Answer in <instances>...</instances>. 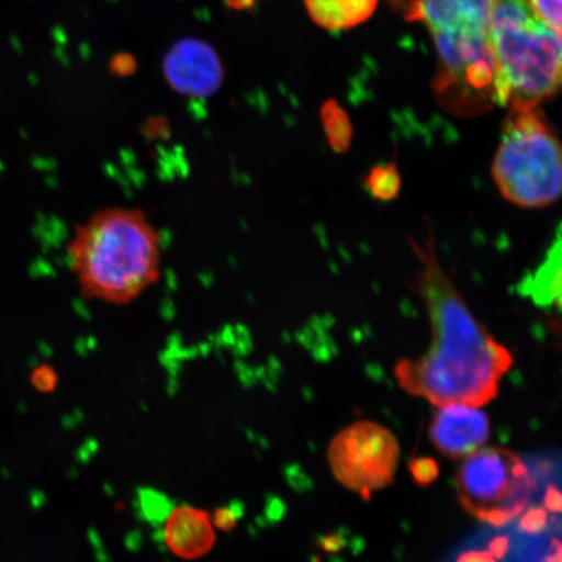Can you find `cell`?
<instances>
[{"label": "cell", "instance_id": "obj_17", "mask_svg": "<svg viewBox=\"0 0 562 562\" xmlns=\"http://www.w3.org/2000/svg\"><path fill=\"white\" fill-rule=\"evenodd\" d=\"M245 513V505L241 501H231L226 507L217 508L214 515V524L222 531H232L235 529L238 519H241Z\"/></svg>", "mask_w": 562, "mask_h": 562}, {"label": "cell", "instance_id": "obj_9", "mask_svg": "<svg viewBox=\"0 0 562 562\" xmlns=\"http://www.w3.org/2000/svg\"><path fill=\"white\" fill-rule=\"evenodd\" d=\"M428 437L442 454L461 459L487 441L488 418L483 412L463 404L442 405L434 414Z\"/></svg>", "mask_w": 562, "mask_h": 562}, {"label": "cell", "instance_id": "obj_4", "mask_svg": "<svg viewBox=\"0 0 562 562\" xmlns=\"http://www.w3.org/2000/svg\"><path fill=\"white\" fill-rule=\"evenodd\" d=\"M490 35L497 104L537 109L562 90V32L544 24L527 0H494Z\"/></svg>", "mask_w": 562, "mask_h": 562}, {"label": "cell", "instance_id": "obj_22", "mask_svg": "<svg viewBox=\"0 0 562 562\" xmlns=\"http://www.w3.org/2000/svg\"><path fill=\"white\" fill-rule=\"evenodd\" d=\"M342 540L339 538V536H329V537H323L321 539V546L323 550H326L328 552H335L339 550L341 547Z\"/></svg>", "mask_w": 562, "mask_h": 562}, {"label": "cell", "instance_id": "obj_6", "mask_svg": "<svg viewBox=\"0 0 562 562\" xmlns=\"http://www.w3.org/2000/svg\"><path fill=\"white\" fill-rule=\"evenodd\" d=\"M456 482L463 507L491 527L515 521L531 501L530 467L504 448L482 449L469 456Z\"/></svg>", "mask_w": 562, "mask_h": 562}, {"label": "cell", "instance_id": "obj_3", "mask_svg": "<svg viewBox=\"0 0 562 562\" xmlns=\"http://www.w3.org/2000/svg\"><path fill=\"white\" fill-rule=\"evenodd\" d=\"M494 0H413L409 19L422 21L438 48L435 93L454 115H480L497 104L491 47Z\"/></svg>", "mask_w": 562, "mask_h": 562}, {"label": "cell", "instance_id": "obj_19", "mask_svg": "<svg viewBox=\"0 0 562 562\" xmlns=\"http://www.w3.org/2000/svg\"><path fill=\"white\" fill-rule=\"evenodd\" d=\"M284 476L294 491L305 492L313 487L311 477L306 475L301 467L294 465V463L284 468Z\"/></svg>", "mask_w": 562, "mask_h": 562}, {"label": "cell", "instance_id": "obj_8", "mask_svg": "<svg viewBox=\"0 0 562 562\" xmlns=\"http://www.w3.org/2000/svg\"><path fill=\"white\" fill-rule=\"evenodd\" d=\"M165 72L168 83L178 93L195 98L214 94L223 77L216 54L196 41L176 45L167 55Z\"/></svg>", "mask_w": 562, "mask_h": 562}, {"label": "cell", "instance_id": "obj_7", "mask_svg": "<svg viewBox=\"0 0 562 562\" xmlns=\"http://www.w3.org/2000/svg\"><path fill=\"white\" fill-rule=\"evenodd\" d=\"M398 457L395 435L372 422H358L342 430L328 451L336 480L364 498L392 483Z\"/></svg>", "mask_w": 562, "mask_h": 562}, {"label": "cell", "instance_id": "obj_1", "mask_svg": "<svg viewBox=\"0 0 562 562\" xmlns=\"http://www.w3.org/2000/svg\"><path fill=\"white\" fill-rule=\"evenodd\" d=\"M412 244L419 259L418 291L430 318L432 340L418 360L397 363V381L411 395L434 405L488 404L510 368V353L475 318L442 269L432 235L425 245Z\"/></svg>", "mask_w": 562, "mask_h": 562}, {"label": "cell", "instance_id": "obj_18", "mask_svg": "<svg viewBox=\"0 0 562 562\" xmlns=\"http://www.w3.org/2000/svg\"><path fill=\"white\" fill-rule=\"evenodd\" d=\"M411 473L416 482L422 487L428 486L439 475V467L437 461L432 459H426V457H419V459H413L411 461Z\"/></svg>", "mask_w": 562, "mask_h": 562}, {"label": "cell", "instance_id": "obj_11", "mask_svg": "<svg viewBox=\"0 0 562 562\" xmlns=\"http://www.w3.org/2000/svg\"><path fill=\"white\" fill-rule=\"evenodd\" d=\"M544 510L546 522L539 531L519 532L508 525L512 562H562V512Z\"/></svg>", "mask_w": 562, "mask_h": 562}, {"label": "cell", "instance_id": "obj_10", "mask_svg": "<svg viewBox=\"0 0 562 562\" xmlns=\"http://www.w3.org/2000/svg\"><path fill=\"white\" fill-rule=\"evenodd\" d=\"M164 526L165 547L176 557L195 560L213 550L215 531L205 510L175 505Z\"/></svg>", "mask_w": 562, "mask_h": 562}, {"label": "cell", "instance_id": "obj_16", "mask_svg": "<svg viewBox=\"0 0 562 562\" xmlns=\"http://www.w3.org/2000/svg\"><path fill=\"white\" fill-rule=\"evenodd\" d=\"M527 3L544 24L562 32V0H527Z\"/></svg>", "mask_w": 562, "mask_h": 562}, {"label": "cell", "instance_id": "obj_14", "mask_svg": "<svg viewBox=\"0 0 562 562\" xmlns=\"http://www.w3.org/2000/svg\"><path fill=\"white\" fill-rule=\"evenodd\" d=\"M323 123L333 149L339 153L346 151L351 140V126L344 112L336 105H326L323 110Z\"/></svg>", "mask_w": 562, "mask_h": 562}, {"label": "cell", "instance_id": "obj_20", "mask_svg": "<svg viewBox=\"0 0 562 562\" xmlns=\"http://www.w3.org/2000/svg\"><path fill=\"white\" fill-rule=\"evenodd\" d=\"M286 512V507L283 501H280L277 496H269L266 501L265 508V524H277L283 519Z\"/></svg>", "mask_w": 562, "mask_h": 562}, {"label": "cell", "instance_id": "obj_12", "mask_svg": "<svg viewBox=\"0 0 562 562\" xmlns=\"http://www.w3.org/2000/svg\"><path fill=\"white\" fill-rule=\"evenodd\" d=\"M316 24L328 31L349 30L374 13L378 0H305Z\"/></svg>", "mask_w": 562, "mask_h": 562}, {"label": "cell", "instance_id": "obj_5", "mask_svg": "<svg viewBox=\"0 0 562 562\" xmlns=\"http://www.w3.org/2000/svg\"><path fill=\"white\" fill-rule=\"evenodd\" d=\"M492 175L504 199L542 209L562 196V144L537 109H509Z\"/></svg>", "mask_w": 562, "mask_h": 562}, {"label": "cell", "instance_id": "obj_15", "mask_svg": "<svg viewBox=\"0 0 562 562\" xmlns=\"http://www.w3.org/2000/svg\"><path fill=\"white\" fill-rule=\"evenodd\" d=\"M369 192L378 200L395 199L400 191V175L395 165L372 168L367 179Z\"/></svg>", "mask_w": 562, "mask_h": 562}, {"label": "cell", "instance_id": "obj_2", "mask_svg": "<svg viewBox=\"0 0 562 562\" xmlns=\"http://www.w3.org/2000/svg\"><path fill=\"white\" fill-rule=\"evenodd\" d=\"M67 252L83 296L109 304H130L160 276L158 231L137 209L98 211L76 229Z\"/></svg>", "mask_w": 562, "mask_h": 562}, {"label": "cell", "instance_id": "obj_13", "mask_svg": "<svg viewBox=\"0 0 562 562\" xmlns=\"http://www.w3.org/2000/svg\"><path fill=\"white\" fill-rule=\"evenodd\" d=\"M175 505L170 497L158 490L137 488L136 491V515L156 529L164 526Z\"/></svg>", "mask_w": 562, "mask_h": 562}, {"label": "cell", "instance_id": "obj_21", "mask_svg": "<svg viewBox=\"0 0 562 562\" xmlns=\"http://www.w3.org/2000/svg\"><path fill=\"white\" fill-rule=\"evenodd\" d=\"M143 543L144 536L143 532L138 530L131 532L130 536L126 537V547H128V550L132 552H138Z\"/></svg>", "mask_w": 562, "mask_h": 562}]
</instances>
